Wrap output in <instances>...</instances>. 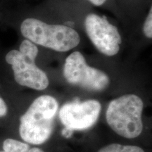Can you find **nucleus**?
<instances>
[{"label":"nucleus","mask_w":152,"mask_h":152,"mask_svg":"<svg viewBox=\"0 0 152 152\" xmlns=\"http://www.w3.org/2000/svg\"><path fill=\"white\" fill-rule=\"evenodd\" d=\"M58 109V102L52 96L35 99L20 118L19 134L22 140L35 145L46 142L52 134Z\"/></svg>","instance_id":"1"},{"label":"nucleus","mask_w":152,"mask_h":152,"mask_svg":"<svg viewBox=\"0 0 152 152\" xmlns=\"http://www.w3.org/2000/svg\"><path fill=\"white\" fill-rule=\"evenodd\" d=\"M26 39L52 50L66 52L79 45L80 37L75 30L64 25H50L35 18H27L20 25Z\"/></svg>","instance_id":"2"},{"label":"nucleus","mask_w":152,"mask_h":152,"mask_svg":"<svg viewBox=\"0 0 152 152\" xmlns=\"http://www.w3.org/2000/svg\"><path fill=\"white\" fill-rule=\"evenodd\" d=\"M144 103L135 94H125L112 100L108 106L106 118L109 127L118 135L133 139L143 130L142 115Z\"/></svg>","instance_id":"3"},{"label":"nucleus","mask_w":152,"mask_h":152,"mask_svg":"<svg viewBox=\"0 0 152 152\" xmlns=\"http://www.w3.org/2000/svg\"><path fill=\"white\" fill-rule=\"evenodd\" d=\"M38 48L31 42L25 39L18 50L7 53L5 59L14 71L15 80L18 85L36 90H45L49 81L47 74L35 64Z\"/></svg>","instance_id":"4"},{"label":"nucleus","mask_w":152,"mask_h":152,"mask_svg":"<svg viewBox=\"0 0 152 152\" xmlns=\"http://www.w3.org/2000/svg\"><path fill=\"white\" fill-rule=\"evenodd\" d=\"M64 75L70 84L92 92H102L110 83L109 76L101 70L89 66L80 52H74L66 58Z\"/></svg>","instance_id":"5"},{"label":"nucleus","mask_w":152,"mask_h":152,"mask_svg":"<svg viewBox=\"0 0 152 152\" xmlns=\"http://www.w3.org/2000/svg\"><path fill=\"white\" fill-rule=\"evenodd\" d=\"M87 35L98 51L106 56L116 55L122 42L121 36L115 26L104 16L87 15L85 21Z\"/></svg>","instance_id":"6"},{"label":"nucleus","mask_w":152,"mask_h":152,"mask_svg":"<svg viewBox=\"0 0 152 152\" xmlns=\"http://www.w3.org/2000/svg\"><path fill=\"white\" fill-rule=\"evenodd\" d=\"M101 109V104L96 100L70 102L61 106L59 118L66 128L72 131L85 130L96 123Z\"/></svg>","instance_id":"7"},{"label":"nucleus","mask_w":152,"mask_h":152,"mask_svg":"<svg viewBox=\"0 0 152 152\" xmlns=\"http://www.w3.org/2000/svg\"><path fill=\"white\" fill-rule=\"evenodd\" d=\"M29 144L14 139H7L3 143V150L5 152H27Z\"/></svg>","instance_id":"8"},{"label":"nucleus","mask_w":152,"mask_h":152,"mask_svg":"<svg viewBox=\"0 0 152 152\" xmlns=\"http://www.w3.org/2000/svg\"><path fill=\"white\" fill-rule=\"evenodd\" d=\"M97 152H144V151L137 146L111 144L102 147Z\"/></svg>","instance_id":"9"},{"label":"nucleus","mask_w":152,"mask_h":152,"mask_svg":"<svg viewBox=\"0 0 152 152\" xmlns=\"http://www.w3.org/2000/svg\"><path fill=\"white\" fill-rule=\"evenodd\" d=\"M143 33L147 38L152 37V9H150L149 13L146 18L143 26Z\"/></svg>","instance_id":"10"},{"label":"nucleus","mask_w":152,"mask_h":152,"mask_svg":"<svg viewBox=\"0 0 152 152\" xmlns=\"http://www.w3.org/2000/svg\"><path fill=\"white\" fill-rule=\"evenodd\" d=\"M7 111H8V109H7V104L0 97V117L4 116L7 113Z\"/></svg>","instance_id":"11"},{"label":"nucleus","mask_w":152,"mask_h":152,"mask_svg":"<svg viewBox=\"0 0 152 152\" xmlns=\"http://www.w3.org/2000/svg\"><path fill=\"white\" fill-rule=\"evenodd\" d=\"M73 131H72L71 130H69V129H67V128H64V130H62V135L64 137H65L66 138H69L71 137L72 136V134H73Z\"/></svg>","instance_id":"12"},{"label":"nucleus","mask_w":152,"mask_h":152,"mask_svg":"<svg viewBox=\"0 0 152 152\" xmlns=\"http://www.w3.org/2000/svg\"><path fill=\"white\" fill-rule=\"evenodd\" d=\"M90 1L94 5L97 6V7H99V6L104 4L105 3V1H106V0H90Z\"/></svg>","instance_id":"13"},{"label":"nucleus","mask_w":152,"mask_h":152,"mask_svg":"<svg viewBox=\"0 0 152 152\" xmlns=\"http://www.w3.org/2000/svg\"><path fill=\"white\" fill-rule=\"evenodd\" d=\"M27 152H45L43 151L42 149H39V148H37V147H33V148H31V149H29V150Z\"/></svg>","instance_id":"14"},{"label":"nucleus","mask_w":152,"mask_h":152,"mask_svg":"<svg viewBox=\"0 0 152 152\" xmlns=\"http://www.w3.org/2000/svg\"><path fill=\"white\" fill-rule=\"evenodd\" d=\"M0 152H5V151H0Z\"/></svg>","instance_id":"15"}]
</instances>
